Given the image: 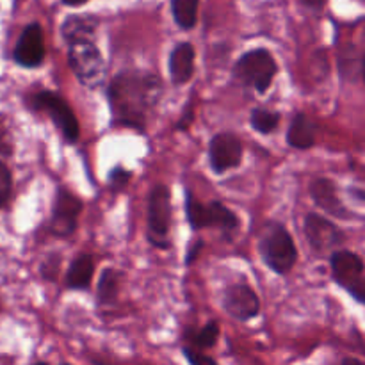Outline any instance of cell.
I'll use <instances>...</instances> for the list:
<instances>
[{
	"label": "cell",
	"instance_id": "obj_1",
	"mask_svg": "<svg viewBox=\"0 0 365 365\" xmlns=\"http://www.w3.org/2000/svg\"><path fill=\"white\" fill-rule=\"evenodd\" d=\"M160 78L146 71H121L109 84L113 123L145 130L150 113L159 102Z\"/></svg>",
	"mask_w": 365,
	"mask_h": 365
},
{
	"label": "cell",
	"instance_id": "obj_2",
	"mask_svg": "<svg viewBox=\"0 0 365 365\" xmlns=\"http://www.w3.org/2000/svg\"><path fill=\"white\" fill-rule=\"evenodd\" d=\"M278 66L273 53L266 48H255L241 56L234 66V77L245 88L266 93L273 84Z\"/></svg>",
	"mask_w": 365,
	"mask_h": 365
},
{
	"label": "cell",
	"instance_id": "obj_3",
	"mask_svg": "<svg viewBox=\"0 0 365 365\" xmlns=\"http://www.w3.org/2000/svg\"><path fill=\"white\" fill-rule=\"evenodd\" d=\"M260 255L274 273L287 274L298 260V250H296L292 235L289 234L287 228L282 225L267 227L266 234L260 241Z\"/></svg>",
	"mask_w": 365,
	"mask_h": 365
},
{
	"label": "cell",
	"instance_id": "obj_4",
	"mask_svg": "<svg viewBox=\"0 0 365 365\" xmlns=\"http://www.w3.org/2000/svg\"><path fill=\"white\" fill-rule=\"evenodd\" d=\"M185 212H187V221L192 230L214 227L225 232H234L239 228V217L228 207L220 202L203 205L192 196L191 191L185 192Z\"/></svg>",
	"mask_w": 365,
	"mask_h": 365
},
{
	"label": "cell",
	"instance_id": "obj_5",
	"mask_svg": "<svg viewBox=\"0 0 365 365\" xmlns=\"http://www.w3.org/2000/svg\"><path fill=\"white\" fill-rule=\"evenodd\" d=\"M68 63H70L75 77L86 88H98L103 78H106V66H103L102 53L95 46V43H75V45H70Z\"/></svg>",
	"mask_w": 365,
	"mask_h": 365
},
{
	"label": "cell",
	"instance_id": "obj_6",
	"mask_svg": "<svg viewBox=\"0 0 365 365\" xmlns=\"http://www.w3.org/2000/svg\"><path fill=\"white\" fill-rule=\"evenodd\" d=\"M31 106L32 109L48 114L50 120L59 128V132L68 143L77 141L78 134H81L78 121L63 96L53 91H39L34 96H31Z\"/></svg>",
	"mask_w": 365,
	"mask_h": 365
},
{
	"label": "cell",
	"instance_id": "obj_7",
	"mask_svg": "<svg viewBox=\"0 0 365 365\" xmlns=\"http://www.w3.org/2000/svg\"><path fill=\"white\" fill-rule=\"evenodd\" d=\"M171 221V195L166 185L152 187L148 198V232L150 241L157 248H168V230Z\"/></svg>",
	"mask_w": 365,
	"mask_h": 365
},
{
	"label": "cell",
	"instance_id": "obj_8",
	"mask_svg": "<svg viewBox=\"0 0 365 365\" xmlns=\"http://www.w3.org/2000/svg\"><path fill=\"white\" fill-rule=\"evenodd\" d=\"M209 163L214 173L221 175L242 163V143L230 132L216 134L209 143Z\"/></svg>",
	"mask_w": 365,
	"mask_h": 365
},
{
	"label": "cell",
	"instance_id": "obj_9",
	"mask_svg": "<svg viewBox=\"0 0 365 365\" xmlns=\"http://www.w3.org/2000/svg\"><path fill=\"white\" fill-rule=\"evenodd\" d=\"M82 212V202L70 192L68 189L59 187L56 195V202H53L52 209V221H50V228L59 237H68L77 228L78 216Z\"/></svg>",
	"mask_w": 365,
	"mask_h": 365
},
{
	"label": "cell",
	"instance_id": "obj_10",
	"mask_svg": "<svg viewBox=\"0 0 365 365\" xmlns=\"http://www.w3.org/2000/svg\"><path fill=\"white\" fill-rule=\"evenodd\" d=\"M305 235L310 248L316 253H327L342 245V232L327 217L310 212L305 217Z\"/></svg>",
	"mask_w": 365,
	"mask_h": 365
},
{
	"label": "cell",
	"instance_id": "obj_11",
	"mask_svg": "<svg viewBox=\"0 0 365 365\" xmlns=\"http://www.w3.org/2000/svg\"><path fill=\"white\" fill-rule=\"evenodd\" d=\"M223 307L234 319L250 321L259 316L260 299L248 284H232L225 291Z\"/></svg>",
	"mask_w": 365,
	"mask_h": 365
},
{
	"label": "cell",
	"instance_id": "obj_12",
	"mask_svg": "<svg viewBox=\"0 0 365 365\" xmlns=\"http://www.w3.org/2000/svg\"><path fill=\"white\" fill-rule=\"evenodd\" d=\"M13 56L24 68H38L45 61V38L38 24H31L24 29Z\"/></svg>",
	"mask_w": 365,
	"mask_h": 365
},
{
	"label": "cell",
	"instance_id": "obj_13",
	"mask_svg": "<svg viewBox=\"0 0 365 365\" xmlns=\"http://www.w3.org/2000/svg\"><path fill=\"white\" fill-rule=\"evenodd\" d=\"M331 273L335 282L349 291L364 277V262L356 253L337 250L331 253Z\"/></svg>",
	"mask_w": 365,
	"mask_h": 365
},
{
	"label": "cell",
	"instance_id": "obj_14",
	"mask_svg": "<svg viewBox=\"0 0 365 365\" xmlns=\"http://www.w3.org/2000/svg\"><path fill=\"white\" fill-rule=\"evenodd\" d=\"M310 195H312L314 202L319 209H323L324 212L331 214L335 217H341V220H348L349 210L342 205L341 198L337 195V187L331 180L328 178H317L310 184Z\"/></svg>",
	"mask_w": 365,
	"mask_h": 365
},
{
	"label": "cell",
	"instance_id": "obj_15",
	"mask_svg": "<svg viewBox=\"0 0 365 365\" xmlns=\"http://www.w3.org/2000/svg\"><path fill=\"white\" fill-rule=\"evenodd\" d=\"M171 82L177 86L185 84L195 71V46L191 43H180L170 53Z\"/></svg>",
	"mask_w": 365,
	"mask_h": 365
},
{
	"label": "cell",
	"instance_id": "obj_16",
	"mask_svg": "<svg viewBox=\"0 0 365 365\" xmlns=\"http://www.w3.org/2000/svg\"><path fill=\"white\" fill-rule=\"evenodd\" d=\"M96 20L91 16H68L64 20L61 32L63 38L66 39L68 45H75V43H95V32H96Z\"/></svg>",
	"mask_w": 365,
	"mask_h": 365
},
{
	"label": "cell",
	"instance_id": "obj_17",
	"mask_svg": "<svg viewBox=\"0 0 365 365\" xmlns=\"http://www.w3.org/2000/svg\"><path fill=\"white\" fill-rule=\"evenodd\" d=\"M287 143L296 150H309L316 145V127L303 113H298L287 130Z\"/></svg>",
	"mask_w": 365,
	"mask_h": 365
},
{
	"label": "cell",
	"instance_id": "obj_18",
	"mask_svg": "<svg viewBox=\"0 0 365 365\" xmlns=\"http://www.w3.org/2000/svg\"><path fill=\"white\" fill-rule=\"evenodd\" d=\"M93 273H95V262L91 255L81 253L70 264V269L66 273V287L71 291H84L91 284Z\"/></svg>",
	"mask_w": 365,
	"mask_h": 365
},
{
	"label": "cell",
	"instance_id": "obj_19",
	"mask_svg": "<svg viewBox=\"0 0 365 365\" xmlns=\"http://www.w3.org/2000/svg\"><path fill=\"white\" fill-rule=\"evenodd\" d=\"M120 280L121 274L114 267H106L102 271L98 280V289H96L100 305H110L116 299L118 291H120Z\"/></svg>",
	"mask_w": 365,
	"mask_h": 365
},
{
	"label": "cell",
	"instance_id": "obj_20",
	"mask_svg": "<svg viewBox=\"0 0 365 365\" xmlns=\"http://www.w3.org/2000/svg\"><path fill=\"white\" fill-rule=\"evenodd\" d=\"M200 0H171V11L173 18L182 29H192L198 18Z\"/></svg>",
	"mask_w": 365,
	"mask_h": 365
},
{
	"label": "cell",
	"instance_id": "obj_21",
	"mask_svg": "<svg viewBox=\"0 0 365 365\" xmlns=\"http://www.w3.org/2000/svg\"><path fill=\"white\" fill-rule=\"evenodd\" d=\"M187 339L192 342L191 348L200 349V351H202V349L214 348L217 339H220V324H217L216 321H209L202 330L187 334Z\"/></svg>",
	"mask_w": 365,
	"mask_h": 365
},
{
	"label": "cell",
	"instance_id": "obj_22",
	"mask_svg": "<svg viewBox=\"0 0 365 365\" xmlns=\"http://www.w3.org/2000/svg\"><path fill=\"white\" fill-rule=\"evenodd\" d=\"M278 123H280V116L273 110L253 109L252 116H250V125L253 130L260 132V134H271L277 130Z\"/></svg>",
	"mask_w": 365,
	"mask_h": 365
},
{
	"label": "cell",
	"instance_id": "obj_23",
	"mask_svg": "<svg viewBox=\"0 0 365 365\" xmlns=\"http://www.w3.org/2000/svg\"><path fill=\"white\" fill-rule=\"evenodd\" d=\"M11 191H13V177L9 168L0 160V209L9 202Z\"/></svg>",
	"mask_w": 365,
	"mask_h": 365
},
{
	"label": "cell",
	"instance_id": "obj_24",
	"mask_svg": "<svg viewBox=\"0 0 365 365\" xmlns=\"http://www.w3.org/2000/svg\"><path fill=\"white\" fill-rule=\"evenodd\" d=\"M182 353H184L185 360H187L189 365H217V362L212 359V356L205 355V353H202L196 348H191V346L182 348Z\"/></svg>",
	"mask_w": 365,
	"mask_h": 365
},
{
	"label": "cell",
	"instance_id": "obj_25",
	"mask_svg": "<svg viewBox=\"0 0 365 365\" xmlns=\"http://www.w3.org/2000/svg\"><path fill=\"white\" fill-rule=\"evenodd\" d=\"M128 180H130V173L123 168H114L113 173H110V187L113 189L125 187Z\"/></svg>",
	"mask_w": 365,
	"mask_h": 365
},
{
	"label": "cell",
	"instance_id": "obj_26",
	"mask_svg": "<svg viewBox=\"0 0 365 365\" xmlns=\"http://www.w3.org/2000/svg\"><path fill=\"white\" fill-rule=\"evenodd\" d=\"M349 294L353 296L355 299H359V302L365 303V277L360 278L359 282H356L355 285H353L351 289H349Z\"/></svg>",
	"mask_w": 365,
	"mask_h": 365
},
{
	"label": "cell",
	"instance_id": "obj_27",
	"mask_svg": "<svg viewBox=\"0 0 365 365\" xmlns=\"http://www.w3.org/2000/svg\"><path fill=\"white\" fill-rule=\"evenodd\" d=\"M0 153L2 155H9L11 153V141L9 135H7V128L4 125H0Z\"/></svg>",
	"mask_w": 365,
	"mask_h": 365
},
{
	"label": "cell",
	"instance_id": "obj_28",
	"mask_svg": "<svg viewBox=\"0 0 365 365\" xmlns=\"http://www.w3.org/2000/svg\"><path fill=\"white\" fill-rule=\"evenodd\" d=\"M299 2L307 7H312V9H321L324 4V0H299Z\"/></svg>",
	"mask_w": 365,
	"mask_h": 365
},
{
	"label": "cell",
	"instance_id": "obj_29",
	"mask_svg": "<svg viewBox=\"0 0 365 365\" xmlns=\"http://www.w3.org/2000/svg\"><path fill=\"white\" fill-rule=\"evenodd\" d=\"M339 365H365L364 362H360L359 359H342L341 362H339Z\"/></svg>",
	"mask_w": 365,
	"mask_h": 365
},
{
	"label": "cell",
	"instance_id": "obj_30",
	"mask_svg": "<svg viewBox=\"0 0 365 365\" xmlns=\"http://www.w3.org/2000/svg\"><path fill=\"white\" fill-rule=\"evenodd\" d=\"M63 2L66 4V6H81V4L88 2V0H63Z\"/></svg>",
	"mask_w": 365,
	"mask_h": 365
},
{
	"label": "cell",
	"instance_id": "obj_31",
	"mask_svg": "<svg viewBox=\"0 0 365 365\" xmlns=\"http://www.w3.org/2000/svg\"><path fill=\"white\" fill-rule=\"evenodd\" d=\"M362 75H364V82H365V56H364V61H362Z\"/></svg>",
	"mask_w": 365,
	"mask_h": 365
},
{
	"label": "cell",
	"instance_id": "obj_32",
	"mask_svg": "<svg viewBox=\"0 0 365 365\" xmlns=\"http://www.w3.org/2000/svg\"><path fill=\"white\" fill-rule=\"evenodd\" d=\"M34 365H48V364H46V362H36Z\"/></svg>",
	"mask_w": 365,
	"mask_h": 365
},
{
	"label": "cell",
	"instance_id": "obj_33",
	"mask_svg": "<svg viewBox=\"0 0 365 365\" xmlns=\"http://www.w3.org/2000/svg\"><path fill=\"white\" fill-rule=\"evenodd\" d=\"M61 365H71V364H61Z\"/></svg>",
	"mask_w": 365,
	"mask_h": 365
},
{
	"label": "cell",
	"instance_id": "obj_34",
	"mask_svg": "<svg viewBox=\"0 0 365 365\" xmlns=\"http://www.w3.org/2000/svg\"><path fill=\"white\" fill-rule=\"evenodd\" d=\"M96 365H103V364H98V362H96Z\"/></svg>",
	"mask_w": 365,
	"mask_h": 365
}]
</instances>
